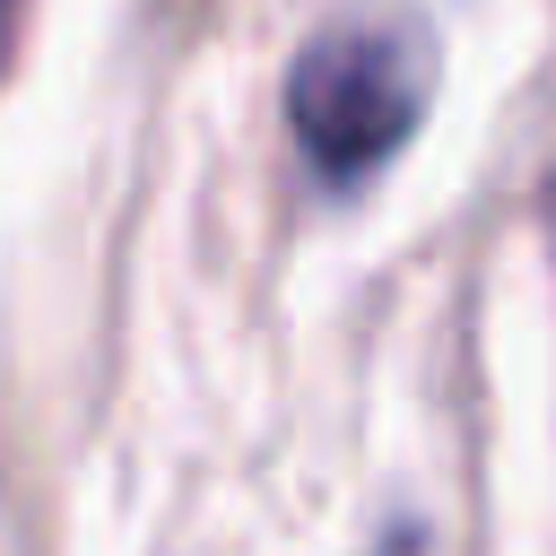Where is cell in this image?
<instances>
[{"label":"cell","instance_id":"obj_1","mask_svg":"<svg viewBox=\"0 0 556 556\" xmlns=\"http://www.w3.org/2000/svg\"><path fill=\"white\" fill-rule=\"evenodd\" d=\"M426 78L391 26H321L287 70V130L321 182H365L417 130Z\"/></svg>","mask_w":556,"mask_h":556},{"label":"cell","instance_id":"obj_3","mask_svg":"<svg viewBox=\"0 0 556 556\" xmlns=\"http://www.w3.org/2000/svg\"><path fill=\"white\" fill-rule=\"evenodd\" d=\"M547 243H556V174H547Z\"/></svg>","mask_w":556,"mask_h":556},{"label":"cell","instance_id":"obj_2","mask_svg":"<svg viewBox=\"0 0 556 556\" xmlns=\"http://www.w3.org/2000/svg\"><path fill=\"white\" fill-rule=\"evenodd\" d=\"M9 43H17V0H0V70H9Z\"/></svg>","mask_w":556,"mask_h":556}]
</instances>
